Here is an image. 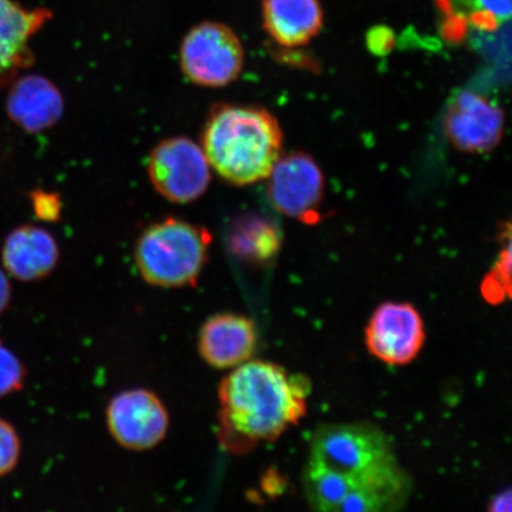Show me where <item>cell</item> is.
I'll return each instance as SVG.
<instances>
[{
	"label": "cell",
	"instance_id": "6da1fadb",
	"mask_svg": "<svg viewBox=\"0 0 512 512\" xmlns=\"http://www.w3.org/2000/svg\"><path fill=\"white\" fill-rule=\"evenodd\" d=\"M310 383L277 364L247 361L219 387L220 441L232 452H246L274 441L306 414Z\"/></svg>",
	"mask_w": 512,
	"mask_h": 512
},
{
	"label": "cell",
	"instance_id": "7a4b0ae2",
	"mask_svg": "<svg viewBox=\"0 0 512 512\" xmlns=\"http://www.w3.org/2000/svg\"><path fill=\"white\" fill-rule=\"evenodd\" d=\"M201 142L211 169L223 181L246 187L270 176L283 152V131L264 107L216 104Z\"/></svg>",
	"mask_w": 512,
	"mask_h": 512
},
{
	"label": "cell",
	"instance_id": "3957f363",
	"mask_svg": "<svg viewBox=\"0 0 512 512\" xmlns=\"http://www.w3.org/2000/svg\"><path fill=\"white\" fill-rule=\"evenodd\" d=\"M310 459L343 473L360 488L379 492L395 509L406 502L408 478L388 438L376 427L352 424L320 428L312 441Z\"/></svg>",
	"mask_w": 512,
	"mask_h": 512
},
{
	"label": "cell",
	"instance_id": "277c9868",
	"mask_svg": "<svg viewBox=\"0 0 512 512\" xmlns=\"http://www.w3.org/2000/svg\"><path fill=\"white\" fill-rule=\"evenodd\" d=\"M213 235L208 229L178 217L153 222L138 236L134 261L153 286L195 285L206 266Z\"/></svg>",
	"mask_w": 512,
	"mask_h": 512
},
{
	"label": "cell",
	"instance_id": "5b68a950",
	"mask_svg": "<svg viewBox=\"0 0 512 512\" xmlns=\"http://www.w3.org/2000/svg\"><path fill=\"white\" fill-rule=\"evenodd\" d=\"M179 66L196 86L222 88L239 79L245 49L227 24L204 21L192 27L179 47Z\"/></svg>",
	"mask_w": 512,
	"mask_h": 512
},
{
	"label": "cell",
	"instance_id": "8992f818",
	"mask_svg": "<svg viewBox=\"0 0 512 512\" xmlns=\"http://www.w3.org/2000/svg\"><path fill=\"white\" fill-rule=\"evenodd\" d=\"M211 171L202 146L187 137L162 140L147 159L152 187L166 201L176 204L200 200L211 183Z\"/></svg>",
	"mask_w": 512,
	"mask_h": 512
},
{
	"label": "cell",
	"instance_id": "52a82bcc",
	"mask_svg": "<svg viewBox=\"0 0 512 512\" xmlns=\"http://www.w3.org/2000/svg\"><path fill=\"white\" fill-rule=\"evenodd\" d=\"M106 416L112 437L128 450H150L169 430V414L163 402L146 389L127 390L115 396Z\"/></svg>",
	"mask_w": 512,
	"mask_h": 512
},
{
	"label": "cell",
	"instance_id": "ba28073f",
	"mask_svg": "<svg viewBox=\"0 0 512 512\" xmlns=\"http://www.w3.org/2000/svg\"><path fill=\"white\" fill-rule=\"evenodd\" d=\"M425 339L424 320L411 304H382L366 330L369 351L390 366H405L415 360Z\"/></svg>",
	"mask_w": 512,
	"mask_h": 512
},
{
	"label": "cell",
	"instance_id": "9c48e42d",
	"mask_svg": "<svg viewBox=\"0 0 512 512\" xmlns=\"http://www.w3.org/2000/svg\"><path fill=\"white\" fill-rule=\"evenodd\" d=\"M267 181L273 207L292 219H305L322 202L323 172L315 159L306 153L281 156Z\"/></svg>",
	"mask_w": 512,
	"mask_h": 512
},
{
	"label": "cell",
	"instance_id": "30bf717a",
	"mask_svg": "<svg viewBox=\"0 0 512 512\" xmlns=\"http://www.w3.org/2000/svg\"><path fill=\"white\" fill-rule=\"evenodd\" d=\"M446 136L456 149L485 153L495 149L504 132L502 108L475 92L458 93L447 108Z\"/></svg>",
	"mask_w": 512,
	"mask_h": 512
},
{
	"label": "cell",
	"instance_id": "8fae6325",
	"mask_svg": "<svg viewBox=\"0 0 512 512\" xmlns=\"http://www.w3.org/2000/svg\"><path fill=\"white\" fill-rule=\"evenodd\" d=\"M51 19L53 12L49 9H30L17 0H0V89L11 85L34 63L32 38Z\"/></svg>",
	"mask_w": 512,
	"mask_h": 512
},
{
	"label": "cell",
	"instance_id": "7c38bea8",
	"mask_svg": "<svg viewBox=\"0 0 512 512\" xmlns=\"http://www.w3.org/2000/svg\"><path fill=\"white\" fill-rule=\"evenodd\" d=\"M258 344L253 320L220 313L203 324L198 337V350L204 361L216 369H233L251 360Z\"/></svg>",
	"mask_w": 512,
	"mask_h": 512
},
{
	"label": "cell",
	"instance_id": "4fadbf2b",
	"mask_svg": "<svg viewBox=\"0 0 512 512\" xmlns=\"http://www.w3.org/2000/svg\"><path fill=\"white\" fill-rule=\"evenodd\" d=\"M6 111L28 133H42L63 117L64 99L54 82L42 75H25L11 83Z\"/></svg>",
	"mask_w": 512,
	"mask_h": 512
},
{
	"label": "cell",
	"instance_id": "5bb4252c",
	"mask_svg": "<svg viewBox=\"0 0 512 512\" xmlns=\"http://www.w3.org/2000/svg\"><path fill=\"white\" fill-rule=\"evenodd\" d=\"M2 255L6 271L12 277L36 281L55 270L60 248L48 230L27 224L12 230L5 239Z\"/></svg>",
	"mask_w": 512,
	"mask_h": 512
},
{
	"label": "cell",
	"instance_id": "9a60e30c",
	"mask_svg": "<svg viewBox=\"0 0 512 512\" xmlns=\"http://www.w3.org/2000/svg\"><path fill=\"white\" fill-rule=\"evenodd\" d=\"M261 12L267 35L285 48L305 46L323 25L319 0H264Z\"/></svg>",
	"mask_w": 512,
	"mask_h": 512
},
{
	"label": "cell",
	"instance_id": "2e32d148",
	"mask_svg": "<svg viewBox=\"0 0 512 512\" xmlns=\"http://www.w3.org/2000/svg\"><path fill=\"white\" fill-rule=\"evenodd\" d=\"M360 488L354 480L341 472L329 469L310 459L304 472V489L313 509L338 512L350 492Z\"/></svg>",
	"mask_w": 512,
	"mask_h": 512
},
{
	"label": "cell",
	"instance_id": "e0dca14e",
	"mask_svg": "<svg viewBox=\"0 0 512 512\" xmlns=\"http://www.w3.org/2000/svg\"><path fill=\"white\" fill-rule=\"evenodd\" d=\"M230 242L241 258L261 262L277 254L279 235L271 224L261 219H247L236 223Z\"/></svg>",
	"mask_w": 512,
	"mask_h": 512
},
{
	"label": "cell",
	"instance_id": "ac0fdd59",
	"mask_svg": "<svg viewBox=\"0 0 512 512\" xmlns=\"http://www.w3.org/2000/svg\"><path fill=\"white\" fill-rule=\"evenodd\" d=\"M466 21L484 30H495L509 22L511 0H448Z\"/></svg>",
	"mask_w": 512,
	"mask_h": 512
},
{
	"label": "cell",
	"instance_id": "d6986e66",
	"mask_svg": "<svg viewBox=\"0 0 512 512\" xmlns=\"http://www.w3.org/2000/svg\"><path fill=\"white\" fill-rule=\"evenodd\" d=\"M511 251L510 243L499 258L495 270L485 278L482 293L486 302L501 304L511 296Z\"/></svg>",
	"mask_w": 512,
	"mask_h": 512
},
{
	"label": "cell",
	"instance_id": "ffe728a7",
	"mask_svg": "<svg viewBox=\"0 0 512 512\" xmlns=\"http://www.w3.org/2000/svg\"><path fill=\"white\" fill-rule=\"evenodd\" d=\"M24 379L23 364L0 341V398L22 389Z\"/></svg>",
	"mask_w": 512,
	"mask_h": 512
},
{
	"label": "cell",
	"instance_id": "44dd1931",
	"mask_svg": "<svg viewBox=\"0 0 512 512\" xmlns=\"http://www.w3.org/2000/svg\"><path fill=\"white\" fill-rule=\"evenodd\" d=\"M21 453V443L14 427L0 419V477L14 470Z\"/></svg>",
	"mask_w": 512,
	"mask_h": 512
},
{
	"label": "cell",
	"instance_id": "7402d4cb",
	"mask_svg": "<svg viewBox=\"0 0 512 512\" xmlns=\"http://www.w3.org/2000/svg\"><path fill=\"white\" fill-rule=\"evenodd\" d=\"M32 208L38 219L44 222L60 221L62 215V200L54 191L36 189L30 194Z\"/></svg>",
	"mask_w": 512,
	"mask_h": 512
},
{
	"label": "cell",
	"instance_id": "603a6c76",
	"mask_svg": "<svg viewBox=\"0 0 512 512\" xmlns=\"http://www.w3.org/2000/svg\"><path fill=\"white\" fill-rule=\"evenodd\" d=\"M492 512H510L511 511V491L505 490L492 499L490 503Z\"/></svg>",
	"mask_w": 512,
	"mask_h": 512
},
{
	"label": "cell",
	"instance_id": "cb8c5ba5",
	"mask_svg": "<svg viewBox=\"0 0 512 512\" xmlns=\"http://www.w3.org/2000/svg\"><path fill=\"white\" fill-rule=\"evenodd\" d=\"M11 300V286L8 278L0 271V315L8 309Z\"/></svg>",
	"mask_w": 512,
	"mask_h": 512
}]
</instances>
